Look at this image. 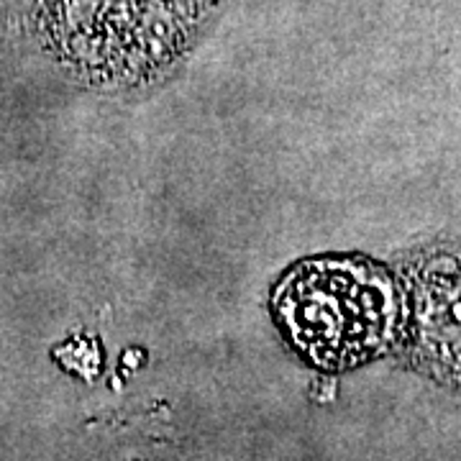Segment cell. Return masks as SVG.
Returning <instances> with one entry per match:
<instances>
[{"mask_svg": "<svg viewBox=\"0 0 461 461\" xmlns=\"http://www.w3.org/2000/svg\"><path fill=\"white\" fill-rule=\"evenodd\" d=\"M269 305L285 341L321 372L357 369L400 339V282L362 254L293 264L275 285Z\"/></svg>", "mask_w": 461, "mask_h": 461, "instance_id": "obj_1", "label": "cell"}, {"mask_svg": "<svg viewBox=\"0 0 461 461\" xmlns=\"http://www.w3.org/2000/svg\"><path fill=\"white\" fill-rule=\"evenodd\" d=\"M397 346L415 372L461 393V249L429 247L400 269Z\"/></svg>", "mask_w": 461, "mask_h": 461, "instance_id": "obj_2", "label": "cell"}]
</instances>
